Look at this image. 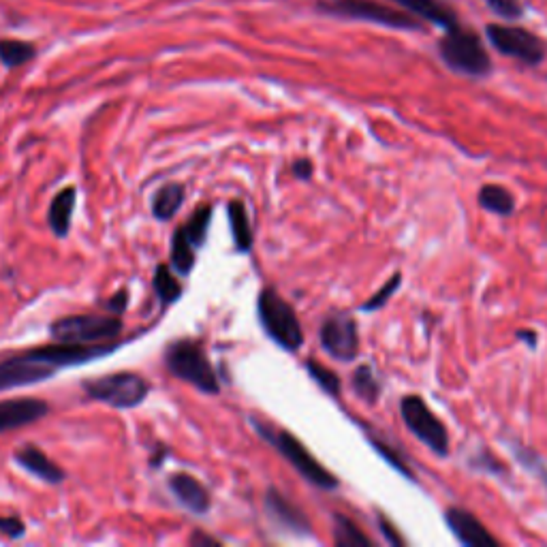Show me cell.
Returning a JSON list of instances; mask_svg holds the SVG:
<instances>
[{
    "instance_id": "35",
    "label": "cell",
    "mask_w": 547,
    "mask_h": 547,
    "mask_svg": "<svg viewBox=\"0 0 547 547\" xmlns=\"http://www.w3.org/2000/svg\"><path fill=\"white\" fill-rule=\"evenodd\" d=\"M129 304H131V293H129L127 287H124V289H118V291L112 295V298H107V300L103 302V308H105V312H112V315L122 317L124 312H127Z\"/></svg>"
},
{
    "instance_id": "15",
    "label": "cell",
    "mask_w": 547,
    "mask_h": 547,
    "mask_svg": "<svg viewBox=\"0 0 547 547\" xmlns=\"http://www.w3.org/2000/svg\"><path fill=\"white\" fill-rule=\"evenodd\" d=\"M13 462L18 464L22 471L28 475L37 477L39 481L48 483V486H62L69 477L62 466H58L48 453H45L39 445L26 443L20 449L13 451Z\"/></svg>"
},
{
    "instance_id": "31",
    "label": "cell",
    "mask_w": 547,
    "mask_h": 547,
    "mask_svg": "<svg viewBox=\"0 0 547 547\" xmlns=\"http://www.w3.org/2000/svg\"><path fill=\"white\" fill-rule=\"evenodd\" d=\"M400 285H402V274L396 272V274H394L392 278H389L387 283H385L377 293L372 295V298H370L368 302L362 304V310H364V312H374V310L385 308V304L394 298V293L400 289Z\"/></svg>"
},
{
    "instance_id": "38",
    "label": "cell",
    "mask_w": 547,
    "mask_h": 547,
    "mask_svg": "<svg viewBox=\"0 0 547 547\" xmlns=\"http://www.w3.org/2000/svg\"><path fill=\"white\" fill-rule=\"evenodd\" d=\"M189 543L193 545V547H206V545H221V541H218L216 537H212V535H208V533H203V530H193V535H191V539H189Z\"/></svg>"
},
{
    "instance_id": "19",
    "label": "cell",
    "mask_w": 547,
    "mask_h": 547,
    "mask_svg": "<svg viewBox=\"0 0 547 547\" xmlns=\"http://www.w3.org/2000/svg\"><path fill=\"white\" fill-rule=\"evenodd\" d=\"M402 9L419 15L421 20L432 22L443 28H456L458 26V15L451 7H447L443 0H394Z\"/></svg>"
},
{
    "instance_id": "34",
    "label": "cell",
    "mask_w": 547,
    "mask_h": 547,
    "mask_svg": "<svg viewBox=\"0 0 547 547\" xmlns=\"http://www.w3.org/2000/svg\"><path fill=\"white\" fill-rule=\"evenodd\" d=\"M488 5L494 13H498L500 18L505 20H518L524 13L520 0H488Z\"/></svg>"
},
{
    "instance_id": "7",
    "label": "cell",
    "mask_w": 547,
    "mask_h": 547,
    "mask_svg": "<svg viewBox=\"0 0 547 547\" xmlns=\"http://www.w3.org/2000/svg\"><path fill=\"white\" fill-rule=\"evenodd\" d=\"M439 52L445 65L466 77H486L492 71V60L477 33L466 28H449L441 39Z\"/></svg>"
},
{
    "instance_id": "2",
    "label": "cell",
    "mask_w": 547,
    "mask_h": 547,
    "mask_svg": "<svg viewBox=\"0 0 547 547\" xmlns=\"http://www.w3.org/2000/svg\"><path fill=\"white\" fill-rule=\"evenodd\" d=\"M250 426H253L261 439L268 445H272L280 456H283L295 468V471H298L310 483V486L325 492H334L340 488L338 477L327 471V468L315 456H312L298 436H293L285 428H274L270 421H263L255 415L250 417Z\"/></svg>"
},
{
    "instance_id": "12",
    "label": "cell",
    "mask_w": 547,
    "mask_h": 547,
    "mask_svg": "<svg viewBox=\"0 0 547 547\" xmlns=\"http://www.w3.org/2000/svg\"><path fill=\"white\" fill-rule=\"evenodd\" d=\"M263 505L272 524L283 530V533H291L295 537H312V524L306 518V513L298 505H293L291 500L274 486L265 490Z\"/></svg>"
},
{
    "instance_id": "9",
    "label": "cell",
    "mask_w": 547,
    "mask_h": 547,
    "mask_svg": "<svg viewBox=\"0 0 547 547\" xmlns=\"http://www.w3.org/2000/svg\"><path fill=\"white\" fill-rule=\"evenodd\" d=\"M319 11L342 15V18H351V20H366V22H374V24L398 28V30L421 28L419 22L411 18V15H406L404 11L389 9L377 3V0H325V3H319Z\"/></svg>"
},
{
    "instance_id": "1",
    "label": "cell",
    "mask_w": 547,
    "mask_h": 547,
    "mask_svg": "<svg viewBox=\"0 0 547 547\" xmlns=\"http://www.w3.org/2000/svg\"><path fill=\"white\" fill-rule=\"evenodd\" d=\"M135 336L127 340L99 342V345H69V342H50L33 349H24L0 359V394L11 389L33 387L50 381L62 370L95 364L103 357L114 355Z\"/></svg>"
},
{
    "instance_id": "5",
    "label": "cell",
    "mask_w": 547,
    "mask_h": 547,
    "mask_svg": "<svg viewBox=\"0 0 547 547\" xmlns=\"http://www.w3.org/2000/svg\"><path fill=\"white\" fill-rule=\"evenodd\" d=\"M257 317L263 327V332L280 349L289 353L302 349L304 345V330L298 319V312L283 298V295L276 293V289L265 287L261 289L257 298Z\"/></svg>"
},
{
    "instance_id": "18",
    "label": "cell",
    "mask_w": 547,
    "mask_h": 547,
    "mask_svg": "<svg viewBox=\"0 0 547 547\" xmlns=\"http://www.w3.org/2000/svg\"><path fill=\"white\" fill-rule=\"evenodd\" d=\"M184 199H186L184 184H180V182H167V184L159 186V189L154 191L152 201H150L152 216L159 223L174 221L176 214L184 206Z\"/></svg>"
},
{
    "instance_id": "33",
    "label": "cell",
    "mask_w": 547,
    "mask_h": 547,
    "mask_svg": "<svg viewBox=\"0 0 547 547\" xmlns=\"http://www.w3.org/2000/svg\"><path fill=\"white\" fill-rule=\"evenodd\" d=\"M0 535L9 541L24 539L26 522L20 518V515H0Z\"/></svg>"
},
{
    "instance_id": "4",
    "label": "cell",
    "mask_w": 547,
    "mask_h": 547,
    "mask_svg": "<svg viewBox=\"0 0 547 547\" xmlns=\"http://www.w3.org/2000/svg\"><path fill=\"white\" fill-rule=\"evenodd\" d=\"M84 394L114 411H133L152 394V383L139 372L120 370L82 381Z\"/></svg>"
},
{
    "instance_id": "11",
    "label": "cell",
    "mask_w": 547,
    "mask_h": 547,
    "mask_svg": "<svg viewBox=\"0 0 547 547\" xmlns=\"http://www.w3.org/2000/svg\"><path fill=\"white\" fill-rule=\"evenodd\" d=\"M323 351L338 362H353L359 355V327L357 321L345 312L327 317L319 330Z\"/></svg>"
},
{
    "instance_id": "20",
    "label": "cell",
    "mask_w": 547,
    "mask_h": 547,
    "mask_svg": "<svg viewBox=\"0 0 547 547\" xmlns=\"http://www.w3.org/2000/svg\"><path fill=\"white\" fill-rule=\"evenodd\" d=\"M227 216H229L233 246H236L238 253H250V250H253V244H255V233H253V225H250L244 201L231 199L227 203Z\"/></svg>"
},
{
    "instance_id": "30",
    "label": "cell",
    "mask_w": 547,
    "mask_h": 547,
    "mask_svg": "<svg viewBox=\"0 0 547 547\" xmlns=\"http://www.w3.org/2000/svg\"><path fill=\"white\" fill-rule=\"evenodd\" d=\"M511 451H513L515 460H518L528 473H533L535 477H539L543 481V486L547 488V464L541 460L539 453L533 451V449L524 447V445H520V443L511 445Z\"/></svg>"
},
{
    "instance_id": "26",
    "label": "cell",
    "mask_w": 547,
    "mask_h": 547,
    "mask_svg": "<svg viewBox=\"0 0 547 547\" xmlns=\"http://www.w3.org/2000/svg\"><path fill=\"white\" fill-rule=\"evenodd\" d=\"M334 543L338 547H370L372 539L347 515L334 513Z\"/></svg>"
},
{
    "instance_id": "39",
    "label": "cell",
    "mask_w": 547,
    "mask_h": 547,
    "mask_svg": "<svg viewBox=\"0 0 547 547\" xmlns=\"http://www.w3.org/2000/svg\"><path fill=\"white\" fill-rule=\"evenodd\" d=\"M515 338H520V340H524V342H526V345H528L530 349H537V342H539V336H537V332H533V330H522V332H518V334H515Z\"/></svg>"
},
{
    "instance_id": "37",
    "label": "cell",
    "mask_w": 547,
    "mask_h": 547,
    "mask_svg": "<svg viewBox=\"0 0 547 547\" xmlns=\"http://www.w3.org/2000/svg\"><path fill=\"white\" fill-rule=\"evenodd\" d=\"M377 522H379V528H381V533H383V537L387 539V543H394V545H402L404 543V539L396 533V530H394V526L392 524H389L385 518H383V515L379 513L377 515Z\"/></svg>"
},
{
    "instance_id": "29",
    "label": "cell",
    "mask_w": 547,
    "mask_h": 547,
    "mask_svg": "<svg viewBox=\"0 0 547 547\" xmlns=\"http://www.w3.org/2000/svg\"><path fill=\"white\" fill-rule=\"evenodd\" d=\"M370 445H372V449L377 451L379 456H381V458H383L389 466L396 468V471H398V473H402L406 479L415 481V473L411 471V466H409V462L404 460L402 453H398V451H396L392 445H389V443H385V441L377 439V436H374V434H370Z\"/></svg>"
},
{
    "instance_id": "17",
    "label": "cell",
    "mask_w": 547,
    "mask_h": 547,
    "mask_svg": "<svg viewBox=\"0 0 547 547\" xmlns=\"http://www.w3.org/2000/svg\"><path fill=\"white\" fill-rule=\"evenodd\" d=\"M75 206H77V186L73 184L60 189L52 197L50 208H48V227L58 240L69 238Z\"/></svg>"
},
{
    "instance_id": "28",
    "label": "cell",
    "mask_w": 547,
    "mask_h": 547,
    "mask_svg": "<svg viewBox=\"0 0 547 547\" xmlns=\"http://www.w3.org/2000/svg\"><path fill=\"white\" fill-rule=\"evenodd\" d=\"M304 366H306V370L310 374V379L315 381L327 396L340 398V394H342V381H340V377H338V374L334 370H330L327 366L319 364L317 359H308V362Z\"/></svg>"
},
{
    "instance_id": "22",
    "label": "cell",
    "mask_w": 547,
    "mask_h": 547,
    "mask_svg": "<svg viewBox=\"0 0 547 547\" xmlns=\"http://www.w3.org/2000/svg\"><path fill=\"white\" fill-rule=\"evenodd\" d=\"M197 263V248L191 244V240L186 238V233L180 227L174 229L171 233V250H169V265L178 276H191Z\"/></svg>"
},
{
    "instance_id": "32",
    "label": "cell",
    "mask_w": 547,
    "mask_h": 547,
    "mask_svg": "<svg viewBox=\"0 0 547 547\" xmlns=\"http://www.w3.org/2000/svg\"><path fill=\"white\" fill-rule=\"evenodd\" d=\"M468 466L475 468V471H479V473H488V475H496V477L507 475V466L488 449H481L477 456L468 458Z\"/></svg>"
},
{
    "instance_id": "14",
    "label": "cell",
    "mask_w": 547,
    "mask_h": 547,
    "mask_svg": "<svg viewBox=\"0 0 547 547\" xmlns=\"http://www.w3.org/2000/svg\"><path fill=\"white\" fill-rule=\"evenodd\" d=\"M445 524L451 530V535L466 547H498L500 545V541L481 524L477 515L462 507H449L445 511Z\"/></svg>"
},
{
    "instance_id": "10",
    "label": "cell",
    "mask_w": 547,
    "mask_h": 547,
    "mask_svg": "<svg viewBox=\"0 0 547 547\" xmlns=\"http://www.w3.org/2000/svg\"><path fill=\"white\" fill-rule=\"evenodd\" d=\"M488 41L494 48L509 58L524 62L528 67H537L545 58V43L526 28L490 24L486 28Z\"/></svg>"
},
{
    "instance_id": "8",
    "label": "cell",
    "mask_w": 547,
    "mask_h": 547,
    "mask_svg": "<svg viewBox=\"0 0 547 547\" xmlns=\"http://www.w3.org/2000/svg\"><path fill=\"white\" fill-rule=\"evenodd\" d=\"M400 417L415 439L424 443L432 453H436L439 458L449 456L451 439L447 426L441 417L434 415L424 398L415 394L404 396L400 400Z\"/></svg>"
},
{
    "instance_id": "36",
    "label": "cell",
    "mask_w": 547,
    "mask_h": 547,
    "mask_svg": "<svg viewBox=\"0 0 547 547\" xmlns=\"http://www.w3.org/2000/svg\"><path fill=\"white\" fill-rule=\"evenodd\" d=\"M291 171L298 180H310L312 176H315V165H312L310 159H298V161H293Z\"/></svg>"
},
{
    "instance_id": "3",
    "label": "cell",
    "mask_w": 547,
    "mask_h": 547,
    "mask_svg": "<svg viewBox=\"0 0 547 547\" xmlns=\"http://www.w3.org/2000/svg\"><path fill=\"white\" fill-rule=\"evenodd\" d=\"M163 364L171 377L193 385L201 394H221V381H218V374L199 340H171L163 351Z\"/></svg>"
},
{
    "instance_id": "6",
    "label": "cell",
    "mask_w": 547,
    "mask_h": 547,
    "mask_svg": "<svg viewBox=\"0 0 547 547\" xmlns=\"http://www.w3.org/2000/svg\"><path fill=\"white\" fill-rule=\"evenodd\" d=\"M122 330V317L112 312H82V315H67L52 321L48 334L52 340L69 342V345H99V342L118 340Z\"/></svg>"
},
{
    "instance_id": "27",
    "label": "cell",
    "mask_w": 547,
    "mask_h": 547,
    "mask_svg": "<svg viewBox=\"0 0 547 547\" xmlns=\"http://www.w3.org/2000/svg\"><path fill=\"white\" fill-rule=\"evenodd\" d=\"M212 206L210 203H201V206L189 216V221H186L182 225L186 238L191 240V244L199 250L203 244H206L208 240V231H210V225H212Z\"/></svg>"
},
{
    "instance_id": "21",
    "label": "cell",
    "mask_w": 547,
    "mask_h": 547,
    "mask_svg": "<svg viewBox=\"0 0 547 547\" xmlns=\"http://www.w3.org/2000/svg\"><path fill=\"white\" fill-rule=\"evenodd\" d=\"M152 289H154V295H156V300H159V306L163 312L174 306L176 302H180L182 295H184V287L178 280V274L171 270L169 263H159L154 268Z\"/></svg>"
},
{
    "instance_id": "24",
    "label": "cell",
    "mask_w": 547,
    "mask_h": 547,
    "mask_svg": "<svg viewBox=\"0 0 547 547\" xmlns=\"http://www.w3.org/2000/svg\"><path fill=\"white\" fill-rule=\"evenodd\" d=\"M479 206L496 216H511L515 212V197L500 184H483L477 193Z\"/></svg>"
},
{
    "instance_id": "25",
    "label": "cell",
    "mask_w": 547,
    "mask_h": 547,
    "mask_svg": "<svg viewBox=\"0 0 547 547\" xmlns=\"http://www.w3.org/2000/svg\"><path fill=\"white\" fill-rule=\"evenodd\" d=\"M351 387H353L355 396L362 402H366V404H377L379 398H381V392H383V385H381L379 377L374 374L372 366H368V364L359 366L353 372Z\"/></svg>"
},
{
    "instance_id": "23",
    "label": "cell",
    "mask_w": 547,
    "mask_h": 547,
    "mask_svg": "<svg viewBox=\"0 0 547 547\" xmlns=\"http://www.w3.org/2000/svg\"><path fill=\"white\" fill-rule=\"evenodd\" d=\"M37 45L24 41V39H9L3 37L0 39V65H3L7 71L20 69L28 65L30 60L37 58Z\"/></svg>"
},
{
    "instance_id": "13",
    "label": "cell",
    "mask_w": 547,
    "mask_h": 547,
    "mask_svg": "<svg viewBox=\"0 0 547 547\" xmlns=\"http://www.w3.org/2000/svg\"><path fill=\"white\" fill-rule=\"evenodd\" d=\"M52 413V404L43 398L0 400V434L33 426Z\"/></svg>"
},
{
    "instance_id": "16",
    "label": "cell",
    "mask_w": 547,
    "mask_h": 547,
    "mask_svg": "<svg viewBox=\"0 0 547 547\" xmlns=\"http://www.w3.org/2000/svg\"><path fill=\"white\" fill-rule=\"evenodd\" d=\"M167 488L178 505L193 515H206L212 509L210 490L191 473H174L167 477Z\"/></svg>"
},
{
    "instance_id": "40",
    "label": "cell",
    "mask_w": 547,
    "mask_h": 547,
    "mask_svg": "<svg viewBox=\"0 0 547 547\" xmlns=\"http://www.w3.org/2000/svg\"><path fill=\"white\" fill-rule=\"evenodd\" d=\"M169 456V449L167 447H156V453L150 458V466L152 468H161L163 466V460Z\"/></svg>"
}]
</instances>
